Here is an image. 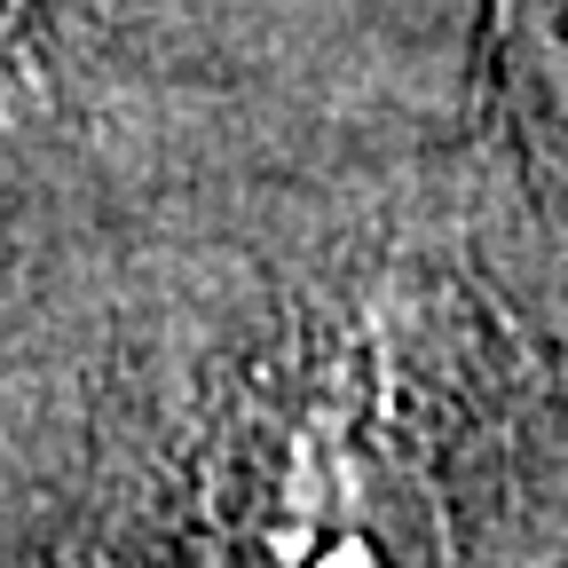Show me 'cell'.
I'll list each match as a JSON object with an SVG mask.
<instances>
[{
    "mask_svg": "<svg viewBox=\"0 0 568 568\" xmlns=\"http://www.w3.org/2000/svg\"><path fill=\"white\" fill-rule=\"evenodd\" d=\"M497 32H506V63L529 119L552 134L568 166V0H497Z\"/></svg>",
    "mask_w": 568,
    "mask_h": 568,
    "instance_id": "1",
    "label": "cell"
}]
</instances>
